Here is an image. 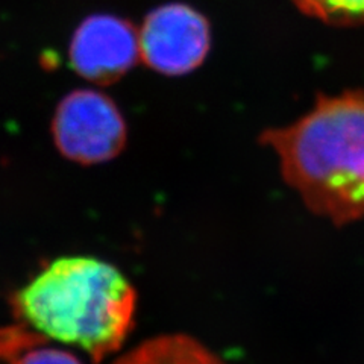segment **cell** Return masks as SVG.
Masks as SVG:
<instances>
[{
  "label": "cell",
  "mask_w": 364,
  "mask_h": 364,
  "mask_svg": "<svg viewBox=\"0 0 364 364\" xmlns=\"http://www.w3.org/2000/svg\"><path fill=\"white\" fill-rule=\"evenodd\" d=\"M261 141L310 211L337 226L364 219V91L321 96L304 117L266 131Z\"/></svg>",
  "instance_id": "obj_1"
},
{
  "label": "cell",
  "mask_w": 364,
  "mask_h": 364,
  "mask_svg": "<svg viewBox=\"0 0 364 364\" xmlns=\"http://www.w3.org/2000/svg\"><path fill=\"white\" fill-rule=\"evenodd\" d=\"M14 306L37 333L81 348L100 363L122 348L134 328L136 291L107 261L64 257L23 287Z\"/></svg>",
  "instance_id": "obj_2"
},
{
  "label": "cell",
  "mask_w": 364,
  "mask_h": 364,
  "mask_svg": "<svg viewBox=\"0 0 364 364\" xmlns=\"http://www.w3.org/2000/svg\"><path fill=\"white\" fill-rule=\"evenodd\" d=\"M52 132L58 151L81 164L109 161L127 143V123L117 105L95 90L67 95L56 108Z\"/></svg>",
  "instance_id": "obj_3"
},
{
  "label": "cell",
  "mask_w": 364,
  "mask_h": 364,
  "mask_svg": "<svg viewBox=\"0 0 364 364\" xmlns=\"http://www.w3.org/2000/svg\"><path fill=\"white\" fill-rule=\"evenodd\" d=\"M140 58L163 75H186L207 56L211 32L207 18L182 4L163 5L147 16L139 31Z\"/></svg>",
  "instance_id": "obj_4"
},
{
  "label": "cell",
  "mask_w": 364,
  "mask_h": 364,
  "mask_svg": "<svg viewBox=\"0 0 364 364\" xmlns=\"http://www.w3.org/2000/svg\"><path fill=\"white\" fill-rule=\"evenodd\" d=\"M68 58L88 81L116 82L140 58L139 31L116 16H90L75 31Z\"/></svg>",
  "instance_id": "obj_5"
},
{
  "label": "cell",
  "mask_w": 364,
  "mask_h": 364,
  "mask_svg": "<svg viewBox=\"0 0 364 364\" xmlns=\"http://www.w3.org/2000/svg\"><path fill=\"white\" fill-rule=\"evenodd\" d=\"M114 364H226L199 340L164 334L143 341Z\"/></svg>",
  "instance_id": "obj_6"
},
{
  "label": "cell",
  "mask_w": 364,
  "mask_h": 364,
  "mask_svg": "<svg viewBox=\"0 0 364 364\" xmlns=\"http://www.w3.org/2000/svg\"><path fill=\"white\" fill-rule=\"evenodd\" d=\"M43 338L23 326L0 329V358L11 364H82L70 352L43 346Z\"/></svg>",
  "instance_id": "obj_7"
},
{
  "label": "cell",
  "mask_w": 364,
  "mask_h": 364,
  "mask_svg": "<svg viewBox=\"0 0 364 364\" xmlns=\"http://www.w3.org/2000/svg\"><path fill=\"white\" fill-rule=\"evenodd\" d=\"M302 14L326 25H364V0H293Z\"/></svg>",
  "instance_id": "obj_8"
}]
</instances>
